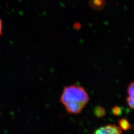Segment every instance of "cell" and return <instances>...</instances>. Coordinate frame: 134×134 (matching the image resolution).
Instances as JSON below:
<instances>
[{
  "label": "cell",
  "mask_w": 134,
  "mask_h": 134,
  "mask_svg": "<svg viewBox=\"0 0 134 134\" xmlns=\"http://www.w3.org/2000/svg\"><path fill=\"white\" fill-rule=\"evenodd\" d=\"M90 100L86 90L82 86L72 85L64 88L61 102L68 113L77 114L84 109Z\"/></svg>",
  "instance_id": "6da1fadb"
},
{
  "label": "cell",
  "mask_w": 134,
  "mask_h": 134,
  "mask_svg": "<svg viewBox=\"0 0 134 134\" xmlns=\"http://www.w3.org/2000/svg\"><path fill=\"white\" fill-rule=\"evenodd\" d=\"M94 134H122V130L116 125L108 124L98 129Z\"/></svg>",
  "instance_id": "7a4b0ae2"
},
{
  "label": "cell",
  "mask_w": 134,
  "mask_h": 134,
  "mask_svg": "<svg viewBox=\"0 0 134 134\" xmlns=\"http://www.w3.org/2000/svg\"><path fill=\"white\" fill-rule=\"evenodd\" d=\"M134 82H132L130 84L128 87L127 92L128 94V96L126 99V102L131 109L134 108Z\"/></svg>",
  "instance_id": "3957f363"
},
{
  "label": "cell",
  "mask_w": 134,
  "mask_h": 134,
  "mask_svg": "<svg viewBox=\"0 0 134 134\" xmlns=\"http://www.w3.org/2000/svg\"><path fill=\"white\" fill-rule=\"evenodd\" d=\"M90 5L91 8L96 10H101L106 4L105 0H89Z\"/></svg>",
  "instance_id": "277c9868"
},
{
  "label": "cell",
  "mask_w": 134,
  "mask_h": 134,
  "mask_svg": "<svg viewBox=\"0 0 134 134\" xmlns=\"http://www.w3.org/2000/svg\"><path fill=\"white\" fill-rule=\"evenodd\" d=\"M118 123L120 126V128L122 130L127 131L131 129L132 126L130 124L129 122L125 118H122L119 120Z\"/></svg>",
  "instance_id": "5b68a950"
},
{
  "label": "cell",
  "mask_w": 134,
  "mask_h": 134,
  "mask_svg": "<svg viewBox=\"0 0 134 134\" xmlns=\"http://www.w3.org/2000/svg\"><path fill=\"white\" fill-rule=\"evenodd\" d=\"M105 111L104 109H103L102 107H98L96 108L95 110V114L98 117H102L105 114Z\"/></svg>",
  "instance_id": "8992f818"
},
{
  "label": "cell",
  "mask_w": 134,
  "mask_h": 134,
  "mask_svg": "<svg viewBox=\"0 0 134 134\" xmlns=\"http://www.w3.org/2000/svg\"><path fill=\"white\" fill-rule=\"evenodd\" d=\"M112 112L114 115L118 116L120 115L122 113V110L121 108L118 106H115L112 109Z\"/></svg>",
  "instance_id": "52a82bcc"
},
{
  "label": "cell",
  "mask_w": 134,
  "mask_h": 134,
  "mask_svg": "<svg viewBox=\"0 0 134 134\" xmlns=\"http://www.w3.org/2000/svg\"><path fill=\"white\" fill-rule=\"evenodd\" d=\"M2 29H3V23L1 19H0V35L2 34Z\"/></svg>",
  "instance_id": "ba28073f"
},
{
  "label": "cell",
  "mask_w": 134,
  "mask_h": 134,
  "mask_svg": "<svg viewBox=\"0 0 134 134\" xmlns=\"http://www.w3.org/2000/svg\"><path fill=\"white\" fill-rule=\"evenodd\" d=\"M74 27L75 29H79L81 28V25L80 24H77V23H76L75 24H74Z\"/></svg>",
  "instance_id": "9c48e42d"
}]
</instances>
